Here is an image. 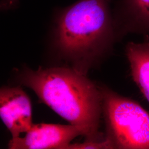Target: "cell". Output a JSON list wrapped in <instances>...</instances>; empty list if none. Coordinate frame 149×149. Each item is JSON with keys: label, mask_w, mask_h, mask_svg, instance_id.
<instances>
[{"label": "cell", "mask_w": 149, "mask_h": 149, "mask_svg": "<svg viewBox=\"0 0 149 149\" xmlns=\"http://www.w3.org/2000/svg\"><path fill=\"white\" fill-rule=\"evenodd\" d=\"M111 0H79L56 12L53 48L83 74L100 63L120 39L110 8Z\"/></svg>", "instance_id": "1"}, {"label": "cell", "mask_w": 149, "mask_h": 149, "mask_svg": "<svg viewBox=\"0 0 149 149\" xmlns=\"http://www.w3.org/2000/svg\"><path fill=\"white\" fill-rule=\"evenodd\" d=\"M19 80L43 103L78 128L85 141L106 139L100 131L103 114L101 91L86 74L71 68H39L24 70Z\"/></svg>", "instance_id": "2"}, {"label": "cell", "mask_w": 149, "mask_h": 149, "mask_svg": "<svg viewBox=\"0 0 149 149\" xmlns=\"http://www.w3.org/2000/svg\"><path fill=\"white\" fill-rule=\"evenodd\" d=\"M106 137L114 149H149V113L138 102L100 86Z\"/></svg>", "instance_id": "3"}, {"label": "cell", "mask_w": 149, "mask_h": 149, "mask_svg": "<svg viewBox=\"0 0 149 149\" xmlns=\"http://www.w3.org/2000/svg\"><path fill=\"white\" fill-rule=\"evenodd\" d=\"M80 135H82L80 130L71 124H33L24 136L11 139L8 146L11 149H66Z\"/></svg>", "instance_id": "4"}, {"label": "cell", "mask_w": 149, "mask_h": 149, "mask_svg": "<svg viewBox=\"0 0 149 149\" xmlns=\"http://www.w3.org/2000/svg\"><path fill=\"white\" fill-rule=\"evenodd\" d=\"M0 117L12 138L19 137L31 128L32 111L29 98L19 87H3L0 91Z\"/></svg>", "instance_id": "5"}, {"label": "cell", "mask_w": 149, "mask_h": 149, "mask_svg": "<svg viewBox=\"0 0 149 149\" xmlns=\"http://www.w3.org/2000/svg\"><path fill=\"white\" fill-rule=\"evenodd\" d=\"M113 15L120 38L128 33L149 36V0H119Z\"/></svg>", "instance_id": "6"}, {"label": "cell", "mask_w": 149, "mask_h": 149, "mask_svg": "<svg viewBox=\"0 0 149 149\" xmlns=\"http://www.w3.org/2000/svg\"><path fill=\"white\" fill-rule=\"evenodd\" d=\"M141 43L130 42L125 48L132 78L149 103V36Z\"/></svg>", "instance_id": "7"}, {"label": "cell", "mask_w": 149, "mask_h": 149, "mask_svg": "<svg viewBox=\"0 0 149 149\" xmlns=\"http://www.w3.org/2000/svg\"><path fill=\"white\" fill-rule=\"evenodd\" d=\"M114 149L111 141L107 138L101 141H84L82 143L70 144L66 149Z\"/></svg>", "instance_id": "8"}, {"label": "cell", "mask_w": 149, "mask_h": 149, "mask_svg": "<svg viewBox=\"0 0 149 149\" xmlns=\"http://www.w3.org/2000/svg\"><path fill=\"white\" fill-rule=\"evenodd\" d=\"M19 5V0H1V10L2 11H8L16 8Z\"/></svg>", "instance_id": "9"}]
</instances>
